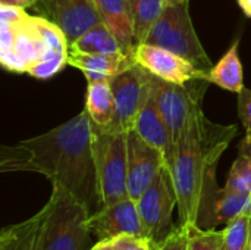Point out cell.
Instances as JSON below:
<instances>
[{
    "instance_id": "11",
    "label": "cell",
    "mask_w": 251,
    "mask_h": 250,
    "mask_svg": "<svg viewBox=\"0 0 251 250\" xmlns=\"http://www.w3.org/2000/svg\"><path fill=\"white\" fill-rule=\"evenodd\" d=\"M134 57L151 75L172 84L184 85L194 80H204L207 74L176 53L147 43L135 46Z\"/></svg>"
},
{
    "instance_id": "6",
    "label": "cell",
    "mask_w": 251,
    "mask_h": 250,
    "mask_svg": "<svg viewBox=\"0 0 251 250\" xmlns=\"http://www.w3.org/2000/svg\"><path fill=\"white\" fill-rule=\"evenodd\" d=\"M146 43L168 49L204 72L213 68L194 29L188 0L168 4L163 15L150 31Z\"/></svg>"
},
{
    "instance_id": "24",
    "label": "cell",
    "mask_w": 251,
    "mask_h": 250,
    "mask_svg": "<svg viewBox=\"0 0 251 250\" xmlns=\"http://www.w3.org/2000/svg\"><path fill=\"white\" fill-rule=\"evenodd\" d=\"M251 233V208L224 225V250H247Z\"/></svg>"
},
{
    "instance_id": "8",
    "label": "cell",
    "mask_w": 251,
    "mask_h": 250,
    "mask_svg": "<svg viewBox=\"0 0 251 250\" xmlns=\"http://www.w3.org/2000/svg\"><path fill=\"white\" fill-rule=\"evenodd\" d=\"M151 77L146 68L134 63L112 80L115 113L112 122L101 128L112 133L132 131L134 122L151 93Z\"/></svg>"
},
{
    "instance_id": "4",
    "label": "cell",
    "mask_w": 251,
    "mask_h": 250,
    "mask_svg": "<svg viewBox=\"0 0 251 250\" xmlns=\"http://www.w3.org/2000/svg\"><path fill=\"white\" fill-rule=\"evenodd\" d=\"M207 84L206 80H194L179 85L151 77V96L172 134L176 150L185 137L197 133L209 121L201 109Z\"/></svg>"
},
{
    "instance_id": "13",
    "label": "cell",
    "mask_w": 251,
    "mask_h": 250,
    "mask_svg": "<svg viewBox=\"0 0 251 250\" xmlns=\"http://www.w3.org/2000/svg\"><path fill=\"white\" fill-rule=\"evenodd\" d=\"M88 227L97 242L124 234L144 237L137 205L131 197L94 212L88 220Z\"/></svg>"
},
{
    "instance_id": "22",
    "label": "cell",
    "mask_w": 251,
    "mask_h": 250,
    "mask_svg": "<svg viewBox=\"0 0 251 250\" xmlns=\"http://www.w3.org/2000/svg\"><path fill=\"white\" fill-rule=\"evenodd\" d=\"M112 81L88 83L85 109L97 127H107L115 113V99L112 91Z\"/></svg>"
},
{
    "instance_id": "29",
    "label": "cell",
    "mask_w": 251,
    "mask_h": 250,
    "mask_svg": "<svg viewBox=\"0 0 251 250\" xmlns=\"http://www.w3.org/2000/svg\"><path fill=\"white\" fill-rule=\"evenodd\" d=\"M190 225L178 224V227L160 243H151V250H188Z\"/></svg>"
},
{
    "instance_id": "18",
    "label": "cell",
    "mask_w": 251,
    "mask_h": 250,
    "mask_svg": "<svg viewBox=\"0 0 251 250\" xmlns=\"http://www.w3.org/2000/svg\"><path fill=\"white\" fill-rule=\"evenodd\" d=\"M94 3L104 24L110 28L121 46L126 52L134 53L137 43L134 38L128 0H94Z\"/></svg>"
},
{
    "instance_id": "21",
    "label": "cell",
    "mask_w": 251,
    "mask_h": 250,
    "mask_svg": "<svg viewBox=\"0 0 251 250\" xmlns=\"http://www.w3.org/2000/svg\"><path fill=\"white\" fill-rule=\"evenodd\" d=\"M69 52L90 53V55H126L129 53L121 46V43L116 40L110 28L104 22L91 28L78 40L71 43Z\"/></svg>"
},
{
    "instance_id": "27",
    "label": "cell",
    "mask_w": 251,
    "mask_h": 250,
    "mask_svg": "<svg viewBox=\"0 0 251 250\" xmlns=\"http://www.w3.org/2000/svg\"><path fill=\"white\" fill-rule=\"evenodd\" d=\"M68 65V53H57L50 50L41 60L34 63L28 69V75L37 80H47L54 77Z\"/></svg>"
},
{
    "instance_id": "16",
    "label": "cell",
    "mask_w": 251,
    "mask_h": 250,
    "mask_svg": "<svg viewBox=\"0 0 251 250\" xmlns=\"http://www.w3.org/2000/svg\"><path fill=\"white\" fill-rule=\"evenodd\" d=\"M135 62L134 53L126 55H90L68 52V65L84 72L88 83L112 81L115 77L131 68Z\"/></svg>"
},
{
    "instance_id": "28",
    "label": "cell",
    "mask_w": 251,
    "mask_h": 250,
    "mask_svg": "<svg viewBox=\"0 0 251 250\" xmlns=\"http://www.w3.org/2000/svg\"><path fill=\"white\" fill-rule=\"evenodd\" d=\"M94 248L96 250H151V243L141 236L124 234L99 240Z\"/></svg>"
},
{
    "instance_id": "34",
    "label": "cell",
    "mask_w": 251,
    "mask_h": 250,
    "mask_svg": "<svg viewBox=\"0 0 251 250\" xmlns=\"http://www.w3.org/2000/svg\"><path fill=\"white\" fill-rule=\"evenodd\" d=\"M171 3H178V1H182V0H169Z\"/></svg>"
},
{
    "instance_id": "3",
    "label": "cell",
    "mask_w": 251,
    "mask_h": 250,
    "mask_svg": "<svg viewBox=\"0 0 251 250\" xmlns=\"http://www.w3.org/2000/svg\"><path fill=\"white\" fill-rule=\"evenodd\" d=\"M46 211L41 250H90L96 243L88 227L90 209L66 190L51 186Z\"/></svg>"
},
{
    "instance_id": "33",
    "label": "cell",
    "mask_w": 251,
    "mask_h": 250,
    "mask_svg": "<svg viewBox=\"0 0 251 250\" xmlns=\"http://www.w3.org/2000/svg\"><path fill=\"white\" fill-rule=\"evenodd\" d=\"M240 7L243 9V12L246 13V16L251 18V0H237Z\"/></svg>"
},
{
    "instance_id": "32",
    "label": "cell",
    "mask_w": 251,
    "mask_h": 250,
    "mask_svg": "<svg viewBox=\"0 0 251 250\" xmlns=\"http://www.w3.org/2000/svg\"><path fill=\"white\" fill-rule=\"evenodd\" d=\"M38 0H0V3L4 4H12V6H19V7H32Z\"/></svg>"
},
{
    "instance_id": "17",
    "label": "cell",
    "mask_w": 251,
    "mask_h": 250,
    "mask_svg": "<svg viewBox=\"0 0 251 250\" xmlns=\"http://www.w3.org/2000/svg\"><path fill=\"white\" fill-rule=\"evenodd\" d=\"M46 211L41 208L31 218L7 225L0 233V250H41Z\"/></svg>"
},
{
    "instance_id": "2",
    "label": "cell",
    "mask_w": 251,
    "mask_h": 250,
    "mask_svg": "<svg viewBox=\"0 0 251 250\" xmlns=\"http://www.w3.org/2000/svg\"><path fill=\"white\" fill-rule=\"evenodd\" d=\"M238 134L235 125H219L207 121L197 133L178 144L176 158L171 171L178 199L179 224L196 225L197 212L209 171L218 165L232 139Z\"/></svg>"
},
{
    "instance_id": "5",
    "label": "cell",
    "mask_w": 251,
    "mask_h": 250,
    "mask_svg": "<svg viewBox=\"0 0 251 250\" xmlns=\"http://www.w3.org/2000/svg\"><path fill=\"white\" fill-rule=\"evenodd\" d=\"M93 133L100 203L101 208H106L129 197L126 186L128 133H112L94 124Z\"/></svg>"
},
{
    "instance_id": "10",
    "label": "cell",
    "mask_w": 251,
    "mask_h": 250,
    "mask_svg": "<svg viewBox=\"0 0 251 250\" xmlns=\"http://www.w3.org/2000/svg\"><path fill=\"white\" fill-rule=\"evenodd\" d=\"M32 7L38 16L56 24L69 44L104 22L94 0H38Z\"/></svg>"
},
{
    "instance_id": "23",
    "label": "cell",
    "mask_w": 251,
    "mask_h": 250,
    "mask_svg": "<svg viewBox=\"0 0 251 250\" xmlns=\"http://www.w3.org/2000/svg\"><path fill=\"white\" fill-rule=\"evenodd\" d=\"M224 187L232 192L251 193V133H247L241 141L238 158L234 161Z\"/></svg>"
},
{
    "instance_id": "7",
    "label": "cell",
    "mask_w": 251,
    "mask_h": 250,
    "mask_svg": "<svg viewBox=\"0 0 251 250\" xmlns=\"http://www.w3.org/2000/svg\"><path fill=\"white\" fill-rule=\"evenodd\" d=\"M144 237L150 243H160L178 225L174 222V211L178 199L166 168L160 171L151 186L135 200Z\"/></svg>"
},
{
    "instance_id": "35",
    "label": "cell",
    "mask_w": 251,
    "mask_h": 250,
    "mask_svg": "<svg viewBox=\"0 0 251 250\" xmlns=\"http://www.w3.org/2000/svg\"><path fill=\"white\" fill-rule=\"evenodd\" d=\"M90 250H96V248H94V246H93V248H91V249Z\"/></svg>"
},
{
    "instance_id": "19",
    "label": "cell",
    "mask_w": 251,
    "mask_h": 250,
    "mask_svg": "<svg viewBox=\"0 0 251 250\" xmlns=\"http://www.w3.org/2000/svg\"><path fill=\"white\" fill-rule=\"evenodd\" d=\"M240 37L234 40L228 52L221 57V60L206 74V81L215 84L224 90L240 93L244 88V72L241 59L238 55Z\"/></svg>"
},
{
    "instance_id": "31",
    "label": "cell",
    "mask_w": 251,
    "mask_h": 250,
    "mask_svg": "<svg viewBox=\"0 0 251 250\" xmlns=\"http://www.w3.org/2000/svg\"><path fill=\"white\" fill-rule=\"evenodd\" d=\"M238 116L247 133H251V90L243 88L238 93Z\"/></svg>"
},
{
    "instance_id": "15",
    "label": "cell",
    "mask_w": 251,
    "mask_h": 250,
    "mask_svg": "<svg viewBox=\"0 0 251 250\" xmlns=\"http://www.w3.org/2000/svg\"><path fill=\"white\" fill-rule=\"evenodd\" d=\"M49 52L50 49L35 34V31L31 28V25L26 21L21 24L18 28V37H16L13 49L10 52L0 53V62H1V66L10 72L26 74L28 69L34 63L41 60Z\"/></svg>"
},
{
    "instance_id": "26",
    "label": "cell",
    "mask_w": 251,
    "mask_h": 250,
    "mask_svg": "<svg viewBox=\"0 0 251 250\" xmlns=\"http://www.w3.org/2000/svg\"><path fill=\"white\" fill-rule=\"evenodd\" d=\"M188 250H224V230L190 225Z\"/></svg>"
},
{
    "instance_id": "20",
    "label": "cell",
    "mask_w": 251,
    "mask_h": 250,
    "mask_svg": "<svg viewBox=\"0 0 251 250\" xmlns=\"http://www.w3.org/2000/svg\"><path fill=\"white\" fill-rule=\"evenodd\" d=\"M134 38L137 44L146 43L150 31L163 15L169 0H128Z\"/></svg>"
},
{
    "instance_id": "12",
    "label": "cell",
    "mask_w": 251,
    "mask_h": 250,
    "mask_svg": "<svg viewBox=\"0 0 251 250\" xmlns=\"http://www.w3.org/2000/svg\"><path fill=\"white\" fill-rule=\"evenodd\" d=\"M166 168L162 153L144 141L137 133H128V194L137 200Z\"/></svg>"
},
{
    "instance_id": "30",
    "label": "cell",
    "mask_w": 251,
    "mask_h": 250,
    "mask_svg": "<svg viewBox=\"0 0 251 250\" xmlns=\"http://www.w3.org/2000/svg\"><path fill=\"white\" fill-rule=\"evenodd\" d=\"M28 18H29V15L25 12L24 7L0 3V22H9V24L21 25V24L26 22Z\"/></svg>"
},
{
    "instance_id": "14",
    "label": "cell",
    "mask_w": 251,
    "mask_h": 250,
    "mask_svg": "<svg viewBox=\"0 0 251 250\" xmlns=\"http://www.w3.org/2000/svg\"><path fill=\"white\" fill-rule=\"evenodd\" d=\"M132 131L137 133L144 141H147L150 146L157 149L163 159H165V167L168 171L172 169L175 158H176V146L174 143L172 134L150 93L146 105L140 111Z\"/></svg>"
},
{
    "instance_id": "1",
    "label": "cell",
    "mask_w": 251,
    "mask_h": 250,
    "mask_svg": "<svg viewBox=\"0 0 251 250\" xmlns=\"http://www.w3.org/2000/svg\"><path fill=\"white\" fill-rule=\"evenodd\" d=\"M93 121L84 109L65 124L13 146H1V172H35L84 203L101 208L93 152Z\"/></svg>"
},
{
    "instance_id": "25",
    "label": "cell",
    "mask_w": 251,
    "mask_h": 250,
    "mask_svg": "<svg viewBox=\"0 0 251 250\" xmlns=\"http://www.w3.org/2000/svg\"><path fill=\"white\" fill-rule=\"evenodd\" d=\"M28 24L31 25V28L35 31V34L44 41V44L57 53H68L69 52V41L66 38V35L63 34V31L53 24L51 21L43 18V16H29Z\"/></svg>"
},
{
    "instance_id": "9",
    "label": "cell",
    "mask_w": 251,
    "mask_h": 250,
    "mask_svg": "<svg viewBox=\"0 0 251 250\" xmlns=\"http://www.w3.org/2000/svg\"><path fill=\"white\" fill-rule=\"evenodd\" d=\"M250 208L251 193L221 189L216 181V167H213L206 177L196 225L203 230L218 228Z\"/></svg>"
}]
</instances>
